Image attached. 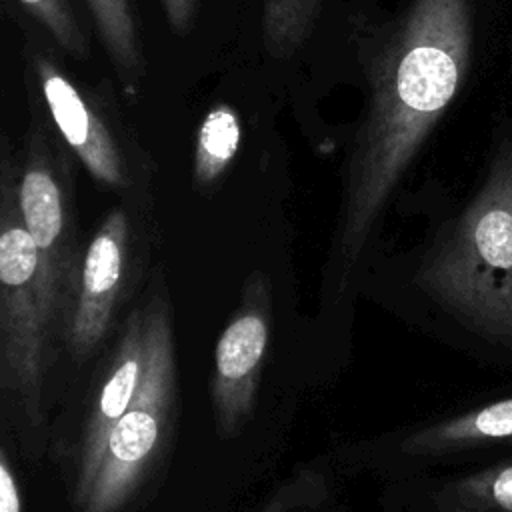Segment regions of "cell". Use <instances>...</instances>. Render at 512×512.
Segmentation results:
<instances>
[{
    "instance_id": "cell-1",
    "label": "cell",
    "mask_w": 512,
    "mask_h": 512,
    "mask_svg": "<svg viewBox=\"0 0 512 512\" xmlns=\"http://www.w3.org/2000/svg\"><path fill=\"white\" fill-rule=\"evenodd\" d=\"M470 0H412L376 60L370 98L346 162L330 276L342 290L396 184L462 86L470 66Z\"/></svg>"
},
{
    "instance_id": "cell-2",
    "label": "cell",
    "mask_w": 512,
    "mask_h": 512,
    "mask_svg": "<svg viewBox=\"0 0 512 512\" xmlns=\"http://www.w3.org/2000/svg\"><path fill=\"white\" fill-rule=\"evenodd\" d=\"M416 284L478 336L512 348V140L422 262Z\"/></svg>"
},
{
    "instance_id": "cell-3",
    "label": "cell",
    "mask_w": 512,
    "mask_h": 512,
    "mask_svg": "<svg viewBox=\"0 0 512 512\" xmlns=\"http://www.w3.org/2000/svg\"><path fill=\"white\" fill-rule=\"evenodd\" d=\"M148 360L140 390L112 426L90 476L74 486L78 512H122L156 466L172 432L178 364L170 304L162 286L144 304Z\"/></svg>"
},
{
    "instance_id": "cell-4",
    "label": "cell",
    "mask_w": 512,
    "mask_h": 512,
    "mask_svg": "<svg viewBox=\"0 0 512 512\" xmlns=\"http://www.w3.org/2000/svg\"><path fill=\"white\" fill-rule=\"evenodd\" d=\"M18 172L20 166L4 146L0 168V384L36 426L54 332L42 304L36 244L18 200Z\"/></svg>"
},
{
    "instance_id": "cell-5",
    "label": "cell",
    "mask_w": 512,
    "mask_h": 512,
    "mask_svg": "<svg viewBox=\"0 0 512 512\" xmlns=\"http://www.w3.org/2000/svg\"><path fill=\"white\" fill-rule=\"evenodd\" d=\"M54 144L52 132L34 118L18 172V200L36 244L42 304L52 332L58 326L66 330L82 270L72 234L68 160Z\"/></svg>"
},
{
    "instance_id": "cell-6",
    "label": "cell",
    "mask_w": 512,
    "mask_h": 512,
    "mask_svg": "<svg viewBox=\"0 0 512 512\" xmlns=\"http://www.w3.org/2000/svg\"><path fill=\"white\" fill-rule=\"evenodd\" d=\"M270 336V284L264 272L254 270L246 276L240 304L220 332L214 348L210 398L220 438L238 434L254 414Z\"/></svg>"
},
{
    "instance_id": "cell-7",
    "label": "cell",
    "mask_w": 512,
    "mask_h": 512,
    "mask_svg": "<svg viewBox=\"0 0 512 512\" xmlns=\"http://www.w3.org/2000/svg\"><path fill=\"white\" fill-rule=\"evenodd\" d=\"M132 226L122 208L110 210L90 238L64 338L76 362H84L108 334L126 284Z\"/></svg>"
},
{
    "instance_id": "cell-8",
    "label": "cell",
    "mask_w": 512,
    "mask_h": 512,
    "mask_svg": "<svg viewBox=\"0 0 512 512\" xmlns=\"http://www.w3.org/2000/svg\"><path fill=\"white\" fill-rule=\"evenodd\" d=\"M34 72L52 122L94 180L108 188L130 184L122 148L92 100L46 56H34Z\"/></svg>"
},
{
    "instance_id": "cell-9",
    "label": "cell",
    "mask_w": 512,
    "mask_h": 512,
    "mask_svg": "<svg viewBox=\"0 0 512 512\" xmlns=\"http://www.w3.org/2000/svg\"><path fill=\"white\" fill-rule=\"evenodd\" d=\"M148 360V334L144 306L136 308L124 324L116 350L102 374L98 394L94 396L84 420L76 456L74 486L82 484L94 470L104 442L136 398L144 380Z\"/></svg>"
},
{
    "instance_id": "cell-10",
    "label": "cell",
    "mask_w": 512,
    "mask_h": 512,
    "mask_svg": "<svg viewBox=\"0 0 512 512\" xmlns=\"http://www.w3.org/2000/svg\"><path fill=\"white\" fill-rule=\"evenodd\" d=\"M500 442H512V396L428 424L408 434L402 450L410 456H442Z\"/></svg>"
},
{
    "instance_id": "cell-11",
    "label": "cell",
    "mask_w": 512,
    "mask_h": 512,
    "mask_svg": "<svg viewBox=\"0 0 512 512\" xmlns=\"http://www.w3.org/2000/svg\"><path fill=\"white\" fill-rule=\"evenodd\" d=\"M86 4L120 82L132 90L144 76V58L130 0H86Z\"/></svg>"
},
{
    "instance_id": "cell-12",
    "label": "cell",
    "mask_w": 512,
    "mask_h": 512,
    "mask_svg": "<svg viewBox=\"0 0 512 512\" xmlns=\"http://www.w3.org/2000/svg\"><path fill=\"white\" fill-rule=\"evenodd\" d=\"M434 502L438 512H512V460L446 482Z\"/></svg>"
},
{
    "instance_id": "cell-13",
    "label": "cell",
    "mask_w": 512,
    "mask_h": 512,
    "mask_svg": "<svg viewBox=\"0 0 512 512\" xmlns=\"http://www.w3.org/2000/svg\"><path fill=\"white\" fill-rule=\"evenodd\" d=\"M242 140V122L238 112L228 104H216L204 116L196 146L192 174L198 186L216 184L230 168Z\"/></svg>"
},
{
    "instance_id": "cell-14",
    "label": "cell",
    "mask_w": 512,
    "mask_h": 512,
    "mask_svg": "<svg viewBox=\"0 0 512 512\" xmlns=\"http://www.w3.org/2000/svg\"><path fill=\"white\" fill-rule=\"evenodd\" d=\"M320 0H264L262 38L268 54L286 58L310 36Z\"/></svg>"
},
{
    "instance_id": "cell-15",
    "label": "cell",
    "mask_w": 512,
    "mask_h": 512,
    "mask_svg": "<svg viewBox=\"0 0 512 512\" xmlns=\"http://www.w3.org/2000/svg\"><path fill=\"white\" fill-rule=\"evenodd\" d=\"M32 18H36L50 36L72 56L84 58L88 54L86 38L72 14L68 0H16Z\"/></svg>"
},
{
    "instance_id": "cell-16",
    "label": "cell",
    "mask_w": 512,
    "mask_h": 512,
    "mask_svg": "<svg viewBox=\"0 0 512 512\" xmlns=\"http://www.w3.org/2000/svg\"><path fill=\"white\" fill-rule=\"evenodd\" d=\"M322 496V476L312 470H302L280 484L258 512H294L302 506L316 504Z\"/></svg>"
},
{
    "instance_id": "cell-17",
    "label": "cell",
    "mask_w": 512,
    "mask_h": 512,
    "mask_svg": "<svg viewBox=\"0 0 512 512\" xmlns=\"http://www.w3.org/2000/svg\"><path fill=\"white\" fill-rule=\"evenodd\" d=\"M0 512H22L20 486L6 448L0 450Z\"/></svg>"
},
{
    "instance_id": "cell-18",
    "label": "cell",
    "mask_w": 512,
    "mask_h": 512,
    "mask_svg": "<svg viewBox=\"0 0 512 512\" xmlns=\"http://www.w3.org/2000/svg\"><path fill=\"white\" fill-rule=\"evenodd\" d=\"M174 32L184 34L196 12V0H160Z\"/></svg>"
}]
</instances>
